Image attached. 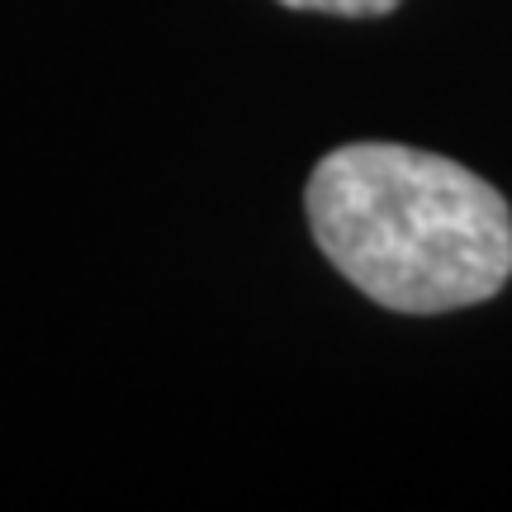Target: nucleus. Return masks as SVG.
Here are the masks:
<instances>
[{"label":"nucleus","mask_w":512,"mask_h":512,"mask_svg":"<svg viewBox=\"0 0 512 512\" xmlns=\"http://www.w3.org/2000/svg\"><path fill=\"white\" fill-rule=\"evenodd\" d=\"M309 233L394 313H456L512 275V209L470 166L399 143H347L313 166Z\"/></svg>","instance_id":"nucleus-1"},{"label":"nucleus","mask_w":512,"mask_h":512,"mask_svg":"<svg viewBox=\"0 0 512 512\" xmlns=\"http://www.w3.org/2000/svg\"><path fill=\"white\" fill-rule=\"evenodd\" d=\"M290 10H313V15H342V19H380L399 10V0H280Z\"/></svg>","instance_id":"nucleus-2"}]
</instances>
